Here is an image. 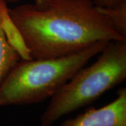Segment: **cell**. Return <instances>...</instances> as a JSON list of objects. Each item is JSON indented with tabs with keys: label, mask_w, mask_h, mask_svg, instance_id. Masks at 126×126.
Here are the masks:
<instances>
[{
	"label": "cell",
	"mask_w": 126,
	"mask_h": 126,
	"mask_svg": "<svg viewBox=\"0 0 126 126\" xmlns=\"http://www.w3.org/2000/svg\"><path fill=\"white\" fill-rule=\"evenodd\" d=\"M9 14L32 59L73 54L101 41L126 40L92 0H53L42 9L24 4L9 8Z\"/></svg>",
	"instance_id": "obj_1"
},
{
	"label": "cell",
	"mask_w": 126,
	"mask_h": 126,
	"mask_svg": "<svg viewBox=\"0 0 126 126\" xmlns=\"http://www.w3.org/2000/svg\"><path fill=\"white\" fill-rule=\"evenodd\" d=\"M108 42L98 41L60 58L20 60L0 84V107L40 103L51 98Z\"/></svg>",
	"instance_id": "obj_2"
},
{
	"label": "cell",
	"mask_w": 126,
	"mask_h": 126,
	"mask_svg": "<svg viewBox=\"0 0 126 126\" xmlns=\"http://www.w3.org/2000/svg\"><path fill=\"white\" fill-rule=\"evenodd\" d=\"M93 64L83 67L51 97L41 126L92 104L126 79V40L109 41Z\"/></svg>",
	"instance_id": "obj_3"
},
{
	"label": "cell",
	"mask_w": 126,
	"mask_h": 126,
	"mask_svg": "<svg viewBox=\"0 0 126 126\" xmlns=\"http://www.w3.org/2000/svg\"><path fill=\"white\" fill-rule=\"evenodd\" d=\"M58 126H126V88L122 87L116 97L102 107L90 108L76 117L67 118Z\"/></svg>",
	"instance_id": "obj_4"
},
{
	"label": "cell",
	"mask_w": 126,
	"mask_h": 126,
	"mask_svg": "<svg viewBox=\"0 0 126 126\" xmlns=\"http://www.w3.org/2000/svg\"><path fill=\"white\" fill-rule=\"evenodd\" d=\"M0 25L7 42L18 53L20 59H32L20 32L9 16L7 4L3 0H0Z\"/></svg>",
	"instance_id": "obj_5"
},
{
	"label": "cell",
	"mask_w": 126,
	"mask_h": 126,
	"mask_svg": "<svg viewBox=\"0 0 126 126\" xmlns=\"http://www.w3.org/2000/svg\"><path fill=\"white\" fill-rule=\"evenodd\" d=\"M20 60V55L7 42L0 25V84Z\"/></svg>",
	"instance_id": "obj_6"
},
{
	"label": "cell",
	"mask_w": 126,
	"mask_h": 126,
	"mask_svg": "<svg viewBox=\"0 0 126 126\" xmlns=\"http://www.w3.org/2000/svg\"><path fill=\"white\" fill-rule=\"evenodd\" d=\"M98 8L108 18L115 30L126 39V1L113 7Z\"/></svg>",
	"instance_id": "obj_7"
},
{
	"label": "cell",
	"mask_w": 126,
	"mask_h": 126,
	"mask_svg": "<svg viewBox=\"0 0 126 126\" xmlns=\"http://www.w3.org/2000/svg\"><path fill=\"white\" fill-rule=\"evenodd\" d=\"M96 6L108 8L113 7L126 1V0H92Z\"/></svg>",
	"instance_id": "obj_8"
},
{
	"label": "cell",
	"mask_w": 126,
	"mask_h": 126,
	"mask_svg": "<svg viewBox=\"0 0 126 126\" xmlns=\"http://www.w3.org/2000/svg\"><path fill=\"white\" fill-rule=\"evenodd\" d=\"M53 0H34V4L38 9H44L47 5Z\"/></svg>",
	"instance_id": "obj_9"
},
{
	"label": "cell",
	"mask_w": 126,
	"mask_h": 126,
	"mask_svg": "<svg viewBox=\"0 0 126 126\" xmlns=\"http://www.w3.org/2000/svg\"><path fill=\"white\" fill-rule=\"evenodd\" d=\"M4 1H5L6 4L8 3H11V4H14V3H17L18 1H19V0H3Z\"/></svg>",
	"instance_id": "obj_10"
}]
</instances>
